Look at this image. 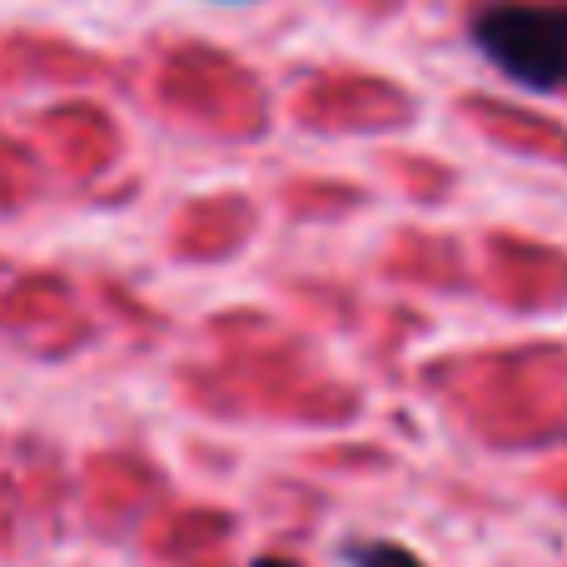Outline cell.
<instances>
[{"mask_svg": "<svg viewBox=\"0 0 567 567\" xmlns=\"http://www.w3.org/2000/svg\"><path fill=\"white\" fill-rule=\"evenodd\" d=\"M353 567H423L413 553L393 548V543H369V548L353 553Z\"/></svg>", "mask_w": 567, "mask_h": 567, "instance_id": "cell-2", "label": "cell"}, {"mask_svg": "<svg viewBox=\"0 0 567 567\" xmlns=\"http://www.w3.org/2000/svg\"><path fill=\"white\" fill-rule=\"evenodd\" d=\"M473 40L498 70L538 90L567 85V6L498 0L473 20Z\"/></svg>", "mask_w": 567, "mask_h": 567, "instance_id": "cell-1", "label": "cell"}]
</instances>
